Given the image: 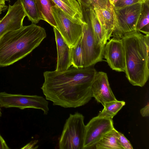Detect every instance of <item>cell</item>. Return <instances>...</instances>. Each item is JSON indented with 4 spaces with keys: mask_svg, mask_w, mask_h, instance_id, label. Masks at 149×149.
<instances>
[{
    "mask_svg": "<svg viewBox=\"0 0 149 149\" xmlns=\"http://www.w3.org/2000/svg\"><path fill=\"white\" fill-rule=\"evenodd\" d=\"M1 108H17L21 109L33 108L42 110L45 115L49 111L48 102L42 96L0 92Z\"/></svg>",
    "mask_w": 149,
    "mask_h": 149,
    "instance_id": "obj_7",
    "label": "cell"
},
{
    "mask_svg": "<svg viewBox=\"0 0 149 149\" xmlns=\"http://www.w3.org/2000/svg\"><path fill=\"white\" fill-rule=\"evenodd\" d=\"M26 16L19 0L12 6L9 4L6 15L0 19V38L6 33L21 27Z\"/></svg>",
    "mask_w": 149,
    "mask_h": 149,
    "instance_id": "obj_11",
    "label": "cell"
},
{
    "mask_svg": "<svg viewBox=\"0 0 149 149\" xmlns=\"http://www.w3.org/2000/svg\"><path fill=\"white\" fill-rule=\"evenodd\" d=\"M5 1H9L10 0H4Z\"/></svg>",
    "mask_w": 149,
    "mask_h": 149,
    "instance_id": "obj_32",
    "label": "cell"
},
{
    "mask_svg": "<svg viewBox=\"0 0 149 149\" xmlns=\"http://www.w3.org/2000/svg\"><path fill=\"white\" fill-rule=\"evenodd\" d=\"M5 1L4 0H0V14L7 8L6 6L5 5Z\"/></svg>",
    "mask_w": 149,
    "mask_h": 149,
    "instance_id": "obj_29",
    "label": "cell"
},
{
    "mask_svg": "<svg viewBox=\"0 0 149 149\" xmlns=\"http://www.w3.org/2000/svg\"><path fill=\"white\" fill-rule=\"evenodd\" d=\"M110 3L113 6L118 0H109Z\"/></svg>",
    "mask_w": 149,
    "mask_h": 149,
    "instance_id": "obj_30",
    "label": "cell"
},
{
    "mask_svg": "<svg viewBox=\"0 0 149 149\" xmlns=\"http://www.w3.org/2000/svg\"><path fill=\"white\" fill-rule=\"evenodd\" d=\"M46 36L44 28L32 23L6 33L0 38V67L10 65L24 58Z\"/></svg>",
    "mask_w": 149,
    "mask_h": 149,
    "instance_id": "obj_2",
    "label": "cell"
},
{
    "mask_svg": "<svg viewBox=\"0 0 149 149\" xmlns=\"http://www.w3.org/2000/svg\"><path fill=\"white\" fill-rule=\"evenodd\" d=\"M149 0L142 3L141 13L136 24V30L145 35H149Z\"/></svg>",
    "mask_w": 149,
    "mask_h": 149,
    "instance_id": "obj_19",
    "label": "cell"
},
{
    "mask_svg": "<svg viewBox=\"0 0 149 149\" xmlns=\"http://www.w3.org/2000/svg\"><path fill=\"white\" fill-rule=\"evenodd\" d=\"M57 50V61L56 71L67 70L71 65V48L65 42L60 33L53 27Z\"/></svg>",
    "mask_w": 149,
    "mask_h": 149,
    "instance_id": "obj_13",
    "label": "cell"
},
{
    "mask_svg": "<svg viewBox=\"0 0 149 149\" xmlns=\"http://www.w3.org/2000/svg\"><path fill=\"white\" fill-rule=\"evenodd\" d=\"M5 141L0 134V149H9Z\"/></svg>",
    "mask_w": 149,
    "mask_h": 149,
    "instance_id": "obj_28",
    "label": "cell"
},
{
    "mask_svg": "<svg viewBox=\"0 0 149 149\" xmlns=\"http://www.w3.org/2000/svg\"><path fill=\"white\" fill-rule=\"evenodd\" d=\"M122 39L126 76L132 85L142 87L149 76V35L135 31L125 34Z\"/></svg>",
    "mask_w": 149,
    "mask_h": 149,
    "instance_id": "obj_3",
    "label": "cell"
},
{
    "mask_svg": "<svg viewBox=\"0 0 149 149\" xmlns=\"http://www.w3.org/2000/svg\"><path fill=\"white\" fill-rule=\"evenodd\" d=\"M140 113L143 117L148 116L149 115V104L148 103L141 109L140 111Z\"/></svg>",
    "mask_w": 149,
    "mask_h": 149,
    "instance_id": "obj_27",
    "label": "cell"
},
{
    "mask_svg": "<svg viewBox=\"0 0 149 149\" xmlns=\"http://www.w3.org/2000/svg\"><path fill=\"white\" fill-rule=\"evenodd\" d=\"M28 19L36 24L40 20L35 0H19Z\"/></svg>",
    "mask_w": 149,
    "mask_h": 149,
    "instance_id": "obj_21",
    "label": "cell"
},
{
    "mask_svg": "<svg viewBox=\"0 0 149 149\" xmlns=\"http://www.w3.org/2000/svg\"><path fill=\"white\" fill-rule=\"evenodd\" d=\"M63 11L71 17L83 22L82 10L76 0H52Z\"/></svg>",
    "mask_w": 149,
    "mask_h": 149,
    "instance_id": "obj_15",
    "label": "cell"
},
{
    "mask_svg": "<svg viewBox=\"0 0 149 149\" xmlns=\"http://www.w3.org/2000/svg\"><path fill=\"white\" fill-rule=\"evenodd\" d=\"M118 132L113 128L106 134L96 145V149H123L118 140Z\"/></svg>",
    "mask_w": 149,
    "mask_h": 149,
    "instance_id": "obj_17",
    "label": "cell"
},
{
    "mask_svg": "<svg viewBox=\"0 0 149 149\" xmlns=\"http://www.w3.org/2000/svg\"></svg>",
    "mask_w": 149,
    "mask_h": 149,
    "instance_id": "obj_33",
    "label": "cell"
},
{
    "mask_svg": "<svg viewBox=\"0 0 149 149\" xmlns=\"http://www.w3.org/2000/svg\"><path fill=\"white\" fill-rule=\"evenodd\" d=\"M118 140L123 149H133L129 141L123 134L119 132H118Z\"/></svg>",
    "mask_w": 149,
    "mask_h": 149,
    "instance_id": "obj_25",
    "label": "cell"
},
{
    "mask_svg": "<svg viewBox=\"0 0 149 149\" xmlns=\"http://www.w3.org/2000/svg\"><path fill=\"white\" fill-rule=\"evenodd\" d=\"M82 37L76 45L71 48L72 65L77 68L84 67V55L81 45Z\"/></svg>",
    "mask_w": 149,
    "mask_h": 149,
    "instance_id": "obj_22",
    "label": "cell"
},
{
    "mask_svg": "<svg viewBox=\"0 0 149 149\" xmlns=\"http://www.w3.org/2000/svg\"><path fill=\"white\" fill-rule=\"evenodd\" d=\"M52 10L57 24L56 29L68 46L70 48L74 47L82 36L84 21L71 17L56 4Z\"/></svg>",
    "mask_w": 149,
    "mask_h": 149,
    "instance_id": "obj_6",
    "label": "cell"
},
{
    "mask_svg": "<svg viewBox=\"0 0 149 149\" xmlns=\"http://www.w3.org/2000/svg\"><path fill=\"white\" fill-rule=\"evenodd\" d=\"M104 47L103 56L110 68L118 72H125V54L123 40L113 37Z\"/></svg>",
    "mask_w": 149,
    "mask_h": 149,
    "instance_id": "obj_10",
    "label": "cell"
},
{
    "mask_svg": "<svg viewBox=\"0 0 149 149\" xmlns=\"http://www.w3.org/2000/svg\"><path fill=\"white\" fill-rule=\"evenodd\" d=\"M1 108L0 107V113L1 112Z\"/></svg>",
    "mask_w": 149,
    "mask_h": 149,
    "instance_id": "obj_31",
    "label": "cell"
},
{
    "mask_svg": "<svg viewBox=\"0 0 149 149\" xmlns=\"http://www.w3.org/2000/svg\"><path fill=\"white\" fill-rule=\"evenodd\" d=\"M146 0H118L113 6L115 10L131 6L137 3H143Z\"/></svg>",
    "mask_w": 149,
    "mask_h": 149,
    "instance_id": "obj_24",
    "label": "cell"
},
{
    "mask_svg": "<svg viewBox=\"0 0 149 149\" xmlns=\"http://www.w3.org/2000/svg\"><path fill=\"white\" fill-rule=\"evenodd\" d=\"M91 90L92 97L103 106L107 102L117 100L110 88L107 74L104 72H97Z\"/></svg>",
    "mask_w": 149,
    "mask_h": 149,
    "instance_id": "obj_12",
    "label": "cell"
},
{
    "mask_svg": "<svg viewBox=\"0 0 149 149\" xmlns=\"http://www.w3.org/2000/svg\"><path fill=\"white\" fill-rule=\"evenodd\" d=\"M142 3L115 10V26L112 36L122 38L126 34L136 31Z\"/></svg>",
    "mask_w": 149,
    "mask_h": 149,
    "instance_id": "obj_8",
    "label": "cell"
},
{
    "mask_svg": "<svg viewBox=\"0 0 149 149\" xmlns=\"http://www.w3.org/2000/svg\"><path fill=\"white\" fill-rule=\"evenodd\" d=\"M38 140H35L31 141L25 146L21 148L22 149H36L38 147V146H35L38 143Z\"/></svg>",
    "mask_w": 149,
    "mask_h": 149,
    "instance_id": "obj_26",
    "label": "cell"
},
{
    "mask_svg": "<svg viewBox=\"0 0 149 149\" xmlns=\"http://www.w3.org/2000/svg\"><path fill=\"white\" fill-rule=\"evenodd\" d=\"M80 5L94 9H105L110 6L109 0H77Z\"/></svg>",
    "mask_w": 149,
    "mask_h": 149,
    "instance_id": "obj_23",
    "label": "cell"
},
{
    "mask_svg": "<svg viewBox=\"0 0 149 149\" xmlns=\"http://www.w3.org/2000/svg\"><path fill=\"white\" fill-rule=\"evenodd\" d=\"M84 117L75 112L66 119L58 141L60 149H83L85 128Z\"/></svg>",
    "mask_w": 149,
    "mask_h": 149,
    "instance_id": "obj_5",
    "label": "cell"
},
{
    "mask_svg": "<svg viewBox=\"0 0 149 149\" xmlns=\"http://www.w3.org/2000/svg\"><path fill=\"white\" fill-rule=\"evenodd\" d=\"M114 128L112 119L97 116L85 125L83 149L94 148L107 133Z\"/></svg>",
    "mask_w": 149,
    "mask_h": 149,
    "instance_id": "obj_9",
    "label": "cell"
},
{
    "mask_svg": "<svg viewBox=\"0 0 149 149\" xmlns=\"http://www.w3.org/2000/svg\"><path fill=\"white\" fill-rule=\"evenodd\" d=\"M94 9L109 40L111 36L115 23L116 16L114 7L111 4L105 9Z\"/></svg>",
    "mask_w": 149,
    "mask_h": 149,
    "instance_id": "obj_14",
    "label": "cell"
},
{
    "mask_svg": "<svg viewBox=\"0 0 149 149\" xmlns=\"http://www.w3.org/2000/svg\"><path fill=\"white\" fill-rule=\"evenodd\" d=\"M80 6L84 21L81 45L84 55V67H86L94 65L103 60L104 46L98 45L95 41L89 8Z\"/></svg>",
    "mask_w": 149,
    "mask_h": 149,
    "instance_id": "obj_4",
    "label": "cell"
},
{
    "mask_svg": "<svg viewBox=\"0 0 149 149\" xmlns=\"http://www.w3.org/2000/svg\"><path fill=\"white\" fill-rule=\"evenodd\" d=\"M97 71L94 65L77 68L70 66L61 71H46L41 87L47 100L54 106L76 108L91 100V87Z\"/></svg>",
    "mask_w": 149,
    "mask_h": 149,
    "instance_id": "obj_1",
    "label": "cell"
},
{
    "mask_svg": "<svg viewBox=\"0 0 149 149\" xmlns=\"http://www.w3.org/2000/svg\"><path fill=\"white\" fill-rule=\"evenodd\" d=\"M39 18L57 28V24L52 14V8L55 4L52 0H35Z\"/></svg>",
    "mask_w": 149,
    "mask_h": 149,
    "instance_id": "obj_16",
    "label": "cell"
},
{
    "mask_svg": "<svg viewBox=\"0 0 149 149\" xmlns=\"http://www.w3.org/2000/svg\"><path fill=\"white\" fill-rule=\"evenodd\" d=\"M125 104L124 101L117 100L107 102L104 105V109L98 116L112 119Z\"/></svg>",
    "mask_w": 149,
    "mask_h": 149,
    "instance_id": "obj_20",
    "label": "cell"
},
{
    "mask_svg": "<svg viewBox=\"0 0 149 149\" xmlns=\"http://www.w3.org/2000/svg\"><path fill=\"white\" fill-rule=\"evenodd\" d=\"M91 23L95 41L98 45L104 46L108 40L93 8H89Z\"/></svg>",
    "mask_w": 149,
    "mask_h": 149,
    "instance_id": "obj_18",
    "label": "cell"
}]
</instances>
